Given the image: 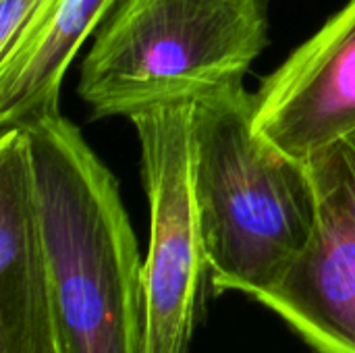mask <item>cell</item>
I'll return each mask as SVG.
<instances>
[{"label": "cell", "instance_id": "6da1fadb", "mask_svg": "<svg viewBox=\"0 0 355 353\" xmlns=\"http://www.w3.org/2000/svg\"><path fill=\"white\" fill-rule=\"evenodd\" d=\"M27 131L69 353H141V260L119 183L60 112Z\"/></svg>", "mask_w": 355, "mask_h": 353}, {"label": "cell", "instance_id": "7a4b0ae2", "mask_svg": "<svg viewBox=\"0 0 355 353\" xmlns=\"http://www.w3.org/2000/svg\"><path fill=\"white\" fill-rule=\"evenodd\" d=\"M191 181L210 289L258 300L308 243L316 196L306 162L258 135L243 83L191 102Z\"/></svg>", "mask_w": 355, "mask_h": 353}, {"label": "cell", "instance_id": "3957f363", "mask_svg": "<svg viewBox=\"0 0 355 353\" xmlns=\"http://www.w3.org/2000/svg\"><path fill=\"white\" fill-rule=\"evenodd\" d=\"M268 46V0H121L83 58L79 98L96 119L243 83Z\"/></svg>", "mask_w": 355, "mask_h": 353}, {"label": "cell", "instance_id": "277c9868", "mask_svg": "<svg viewBox=\"0 0 355 353\" xmlns=\"http://www.w3.org/2000/svg\"><path fill=\"white\" fill-rule=\"evenodd\" d=\"M141 148L150 246L141 264V353H187L210 266L191 181V102L129 117Z\"/></svg>", "mask_w": 355, "mask_h": 353}, {"label": "cell", "instance_id": "5b68a950", "mask_svg": "<svg viewBox=\"0 0 355 353\" xmlns=\"http://www.w3.org/2000/svg\"><path fill=\"white\" fill-rule=\"evenodd\" d=\"M306 166L316 196L310 239L256 302L314 353H355V135Z\"/></svg>", "mask_w": 355, "mask_h": 353}, {"label": "cell", "instance_id": "8992f818", "mask_svg": "<svg viewBox=\"0 0 355 353\" xmlns=\"http://www.w3.org/2000/svg\"><path fill=\"white\" fill-rule=\"evenodd\" d=\"M254 127L306 162L355 135V0L297 46L254 94Z\"/></svg>", "mask_w": 355, "mask_h": 353}, {"label": "cell", "instance_id": "52a82bcc", "mask_svg": "<svg viewBox=\"0 0 355 353\" xmlns=\"http://www.w3.org/2000/svg\"><path fill=\"white\" fill-rule=\"evenodd\" d=\"M0 353H69L23 127L0 131Z\"/></svg>", "mask_w": 355, "mask_h": 353}, {"label": "cell", "instance_id": "ba28073f", "mask_svg": "<svg viewBox=\"0 0 355 353\" xmlns=\"http://www.w3.org/2000/svg\"><path fill=\"white\" fill-rule=\"evenodd\" d=\"M121 0H60L31 50L0 73V131L58 112L67 69Z\"/></svg>", "mask_w": 355, "mask_h": 353}, {"label": "cell", "instance_id": "9c48e42d", "mask_svg": "<svg viewBox=\"0 0 355 353\" xmlns=\"http://www.w3.org/2000/svg\"><path fill=\"white\" fill-rule=\"evenodd\" d=\"M58 4L60 0H0V73L31 50Z\"/></svg>", "mask_w": 355, "mask_h": 353}]
</instances>
